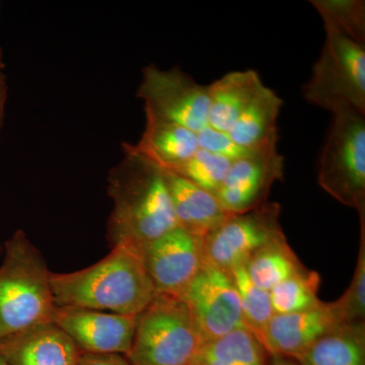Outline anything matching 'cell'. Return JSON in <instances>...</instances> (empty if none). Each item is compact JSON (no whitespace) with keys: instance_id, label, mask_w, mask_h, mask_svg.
I'll list each match as a JSON object with an SVG mask.
<instances>
[{"instance_id":"1","label":"cell","mask_w":365,"mask_h":365,"mask_svg":"<svg viewBox=\"0 0 365 365\" xmlns=\"http://www.w3.org/2000/svg\"><path fill=\"white\" fill-rule=\"evenodd\" d=\"M123 158L108 175L113 209L107 223L112 248L138 250L178 227L165 170L124 143Z\"/></svg>"},{"instance_id":"2","label":"cell","mask_w":365,"mask_h":365,"mask_svg":"<svg viewBox=\"0 0 365 365\" xmlns=\"http://www.w3.org/2000/svg\"><path fill=\"white\" fill-rule=\"evenodd\" d=\"M55 306L138 316L157 295L143 260L133 250L114 247L90 267L50 273Z\"/></svg>"},{"instance_id":"3","label":"cell","mask_w":365,"mask_h":365,"mask_svg":"<svg viewBox=\"0 0 365 365\" xmlns=\"http://www.w3.org/2000/svg\"><path fill=\"white\" fill-rule=\"evenodd\" d=\"M50 273L26 232L16 230L4 244L0 266V340L53 322L56 306Z\"/></svg>"},{"instance_id":"4","label":"cell","mask_w":365,"mask_h":365,"mask_svg":"<svg viewBox=\"0 0 365 365\" xmlns=\"http://www.w3.org/2000/svg\"><path fill=\"white\" fill-rule=\"evenodd\" d=\"M186 302L157 294L137 316L130 365H194L204 345Z\"/></svg>"},{"instance_id":"5","label":"cell","mask_w":365,"mask_h":365,"mask_svg":"<svg viewBox=\"0 0 365 365\" xmlns=\"http://www.w3.org/2000/svg\"><path fill=\"white\" fill-rule=\"evenodd\" d=\"M332 127L319 160V184L365 220V118L347 105L332 111Z\"/></svg>"},{"instance_id":"6","label":"cell","mask_w":365,"mask_h":365,"mask_svg":"<svg viewBox=\"0 0 365 365\" xmlns=\"http://www.w3.org/2000/svg\"><path fill=\"white\" fill-rule=\"evenodd\" d=\"M312 78L304 86L311 104L332 111L341 105L365 115V47L331 28Z\"/></svg>"},{"instance_id":"7","label":"cell","mask_w":365,"mask_h":365,"mask_svg":"<svg viewBox=\"0 0 365 365\" xmlns=\"http://www.w3.org/2000/svg\"><path fill=\"white\" fill-rule=\"evenodd\" d=\"M280 206L264 203L232 215L203 239L206 263L230 273L242 267L259 250L285 240L279 222Z\"/></svg>"},{"instance_id":"8","label":"cell","mask_w":365,"mask_h":365,"mask_svg":"<svg viewBox=\"0 0 365 365\" xmlns=\"http://www.w3.org/2000/svg\"><path fill=\"white\" fill-rule=\"evenodd\" d=\"M146 111L198 133L208 125V86L199 85L179 67L148 66L137 88Z\"/></svg>"},{"instance_id":"9","label":"cell","mask_w":365,"mask_h":365,"mask_svg":"<svg viewBox=\"0 0 365 365\" xmlns=\"http://www.w3.org/2000/svg\"><path fill=\"white\" fill-rule=\"evenodd\" d=\"M179 297L188 306L205 343L246 328L232 276L206 262Z\"/></svg>"},{"instance_id":"10","label":"cell","mask_w":365,"mask_h":365,"mask_svg":"<svg viewBox=\"0 0 365 365\" xmlns=\"http://www.w3.org/2000/svg\"><path fill=\"white\" fill-rule=\"evenodd\" d=\"M135 252L157 294L179 297L205 264L203 239L179 227Z\"/></svg>"},{"instance_id":"11","label":"cell","mask_w":365,"mask_h":365,"mask_svg":"<svg viewBox=\"0 0 365 365\" xmlns=\"http://www.w3.org/2000/svg\"><path fill=\"white\" fill-rule=\"evenodd\" d=\"M278 137L235 160L216 194L230 215L247 212L266 203L273 182L282 179L284 158L278 153Z\"/></svg>"},{"instance_id":"12","label":"cell","mask_w":365,"mask_h":365,"mask_svg":"<svg viewBox=\"0 0 365 365\" xmlns=\"http://www.w3.org/2000/svg\"><path fill=\"white\" fill-rule=\"evenodd\" d=\"M136 322L131 314L71 307H56L53 317L81 353L124 356L130 352Z\"/></svg>"},{"instance_id":"13","label":"cell","mask_w":365,"mask_h":365,"mask_svg":"<svg viewBox=\"0 0 365 365\" xmlns=\"http://www.w3.org/2000/svg\"><path fill=\"white\" fill-rule=\"evenodd\" d=\"M344 323L336 302H321L304 311L274 314L261 344L270 356L294 359L314 341Z\"/></svg>"},{"instance_id":"14","label":"cell","mask_w":365,"mask_h":365,"mask_svg":"<svg viewBox=\"0 0 365 365\" xmlns=\"http://www.w3.org/2000/svg\"><path fill=\"white\" fill-rule=\"evenodd\" d=\"M7 365H76L81 355L73 341L53 322L0 340Z\"/></svg>"},{"instance_id":"15","label":"cell","mask_w":365,"mask_h":365,"mask_svg":"<svg viewBox=\"0 0 365 365\" xmlns=\"http://www.w3.org/2000/svg\"><path fill=\"white\" fill-rule=\"evenodd\" d=\"M135 150L165 172H175L199 150L197 133L145 110V128Z\"/></svg>"},{"instance_id":"16","label":"cell","mask_w":365,"mask_h":365,"mask_svg":"<svg viewBox=\"0 0 365 365\" xmlns=\"http://www.w3.org/2000/svg\"><path fill=\"white\" fill-rule=\"evenodd\" d=\"M165 174L178 227L204 239L232 215L213 194L176 174Z\"/></svg>"},{"instance_id":"17","label":"cell","mask_w":365,"mask_h":365,"mask_svg":"<svg viewBox=\"0 0 365 365\" xmlns=\"http://www.w3.org/2000/svg\"><path fill=\"white\" fill-rule=\"evenodd\" d=\"M255 71H232L208 86V126L228 132L264 88Z\"/></svg>"},{"instance_id":"18","label":"cell","mask_w":365,"mask_h":365,"mask_svg":"<svg viewBox=\"0 0 365 365\" xmlns=\"http://www.w3.org/2000/svg\"><path fill=\"white\" fill-rule=\"evenodd\" d=\"M294 360L299 365H365L364 322L342 324Z\"/></svg>"},{"instance_id":"19","label":"cell","mask_w":365,"mask_h":365,"mask_svg":"<svg viewBox=\"0 0 365 365\" xmlns=\"http://www.w3.org/2000/svg\"><path fill=\"white\" fill-rule=\"evenodd\" d=\"M282 100L275 91L264 86L251 104L237 118L228 135L247 150H254L278 137L276 121L282 107Z\"/></svg>"},{"instance_id":"20","label":"cell","mask_w":365,"mask_h":365,"mask_svg":"<svg viewBox=\"0 0 365 365\" xmlns=\"http://www.w3.org/2000/svg\"><path fill=\"white\" fill-rule=\"evenodd\" d=\"M267 354L248 329L204 343L194 365H268Z\"/></svg>"},{"instance_id":"21","label":"cell","mask_w":365,"mask_h":365,"mask_svg":"<svg viewBox=\"0 0 365 365\" xmlns=\"http://www.w3.org/2000/svg\"><path fill=\"white\" fill-rule=\"evenodd\" d=\"M244 267L252 282L265 292H271L282 281L304 270L287 240L259 250Z\"/></svg>"},{"instance_id":"22","label":"cell","mask_w":365,"mask_h":365,"mask_svg":"<svg viewBox=\"0 0 365 365\" xmlns=\"http://www.w3.org/2000/svg\"><path fill=\"white\" fill-rule=\"evenodd\" d=\"M230 274L239 294L245 326L261 343L269 322L274 316L270 294L252 282L244 266L235 268Z\"/></svg>"},{"instance_id":"23","label":"cell","mask_w":365,"mask_h":365,"mask_svg":"<svg viewBox=\"0 0 365 365\" xmlns=\"http://www.w3.org/2000/svg\"><path fill=\"white\" fill-rule=\"evenodd\" d=\"M319 284L318 274L306 269L282 281L269 292L274 314L295 313L318 306Z\"/></svg>"},{"instance_id":"24","label":"cell","mask_w":365,"mask_h":365,"mask_svg":"<svg viewBox=\"0 0 365 365\" xmlns=\"http://www.w3.org/2000/svg\"><path fill=\"white\" fill-rule=\"evenodd\" d=\"M325 28L365 44V2L361 0H313Z\"/></svg>"},{"instance_id":"25","label":"cell","mask_w":365,"mask_h":365,"mask_svg":"<svg viewBox=\"0 0 365 365\" xmlns=\"http://www.w3.org/2000/svg\"><path fill=\"white\" fill-rule=\"evenodd\" d=\"M232 163L227 158L199 148L188 162L172 173L216 196Z\"/></svg>"},{"instance_id":"26","label":"cell","mask_w":365,"mask_h":365,"mask_svg":"<svg viewBox=\"0 0 365 365\" xmlns=\"http://www.w3.org/2000/svg\"><path fill=\"white\" fill-rule=\"evenodd\" d=\"M359 261L351 284L344 295L336 302L345 323L364 322L365 317V222H360Z\"/></svg>"},{"instance_id":"27","label":"cell","mask_w":365,"mask_h":365,"mask_svg":"<svg viewBox=\"0 0 365 365\" xmlns=\"http://www.w3.org/2000/svg\"><path fill=\"white\" fill-rule=\"evenodd\" d=\"M199 148L210 151L215 155L227 158L234 162L245 155H249L253 150L242 148L235 143L227 132L215 130L210 126H205L197 133Z\"/></svg>"},{"instance_id":"28","label":"cell","mask_w":365,"mask_h":365,"mask_svg":"<svg viewBox=\"0 0 365 365\" xmlns=\"http://www.w3.org/2000/svg\"><path fill=\"white\" fill-rule=\"evenodd\" d=\"M7 93H9V86H7L6 76L4 71H0V130L4 125Z\"/></svg>"},{"instance_id":"29","label":"cell","mask_w":365,"mask_h":365,"mask_svg":"<svg viewBox=\"0 0 365 365\" xmlns=\"http://www.w3.org/2000/svg\"><path fill=\"white\" fill-rule=\"evenodd\" d=\"M271 359L268 365H299L294 359L282 356H270Z\"/></svg>"},{"instance_id":"30","label":"cell","mask_w":365,"mask_h":365,"mask_svg":"<svg viewBox=\"0 0 365 365\" xmlns=\"http://www.w3.org/2000/svg\"><path fill=\"white\" fill-rule=\"evenodd\" d=\"M0 6H1V4H0ZM6 69V63H4V52H2L1 47H0V71H4Z\"/></svg>"},{"instance_id":"31","label":"cell","mask_w":365,"mask_h":365,"mask_svg":"<svg viewBox=\"0 0 365 365\" xmlns=\"http://www.w3.org/2000/svg\"><path fill=\"white\" fill-rule=\"evenodd\" d=\"M0 365H7L6 360L1 356V354H0Z\"/></svg>"},{"instance_id":"32","label":"cell","mask_w":365,"mask_h":365,"mask_svg":"<svg viewBox=\"0 0 365 365\" xmlns=\"http://www.w3.org/2000/svg\"><path fill=\"white\" fill-rule=\"evenodd\" d=\"M1 252H2V248H1V246H0V254H1Z\"/></svg>"}]
</instances>
